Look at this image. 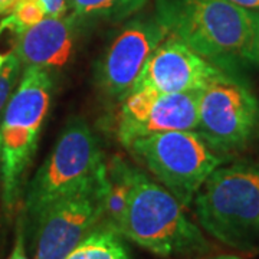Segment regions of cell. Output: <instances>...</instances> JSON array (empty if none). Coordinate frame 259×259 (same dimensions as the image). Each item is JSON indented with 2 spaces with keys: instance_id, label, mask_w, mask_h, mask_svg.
Here are the masks:
<instances>
[{
  "instance_id": "cell-1",
  "label": "cell",
  "mask_w": 259,
  "mask_h": 259,
  "mask_svg": "<svg viewBox=\"0 0 259 259\" xmlns=\"http://www.w3.org/2000/svg\"><path fill=\"white\" fill-rule=\"evenodd\" d=\"M156 18L167 35L223 71L259 62V12L228 0H157Z\"/></svg>"
},
{
  "instance_id": "cell-2",
  "label": "cell",
  "mask_w": 259,
  "mask_h": 259,
  "mask_svg": "<svg viewBox=\"0 0 259 259\" xmlns=\"http://www.w3.org/2000/svg\"><path fill=\"white\" fill-rule=\"evenodd\" d=\"M197 223L231 249H259V167L235 163L218 167L193 199Z\"/></svg>"
},
{
  "instance_id": "cell-3",
  "label": "cell",
  "mask_w": 259,
  "mask_h": 259,
  "mask_svg": "<svg viewBox=\"0 0 259 259\" xmlns=\"http://www.w3.org/2000/svg\"><path fill=\"white\" fill-rule=\"evenodd\" d=\"M118 231L161 258H189L210 252V243L187 218L182 203L139 168Z\"/></svg>"
},
{
  "instance_id": "cell-4",
  "label": "cell",
  "mask_w": 259,
  "mask_h": 259,
  "mask_svg": "<svg viewBox=\"0 0 259 259\" xmlns=\"http://www.w3.org/2000/svg\"><path fill=\"white\" fill-rule=\"evenodd\" d=\"M52 98V78L44 68L26 66L0 124L2 209L6 216L20 199L25 171L35 156Z\"/></svg>"
},
{
  "instance_id": "cell-5",
  "label": "cell",
  "mask_w": 259,
  "mask_h": 259,
  "mask_svg": "<svg viewBox=\"0 0 259 259\" xmlns=\"http://www.w3.org/2000/svg\"><path fill=\"white\" fill-rule=\"evenodd\" d=\"M104 163L100 143L93 130L81 118H72L29 183L22 218L29 231L35 233L48 209L82 185Z\"/></svg>"
},
{
  "instance_id": "cell-6",
  "label": "cell",
  "mask_w": 259,
  "mask_h": 259,
  "mask_svg": "<svg viewBox=\"0 0 259 259\" xmlns=\"http://www.w3.org/2000/svg\"><path fill=\"white\" fill-rule=\"evenodd\" d=\"M127 148L183 207L192 206L206 179L223 163L194 130L139 137Z\"/></svg>"
},
{
  "instance_id": "cell-7",
  "label": "cell",
  "mask_w": 259,
  "mask_h": 259,
  "mask_svg": "<svg viewBox=\"0 0 259 259\" xmlns=\"http://www.w3.org/2000/svg\"><path fill=\"white\" fill-rule=\"evenodd\" d=\"M197 130L216 154H236L259 136V100L235 72L223 71L199 93Z\"/></svg>"
},
{
  "instance_id": "cell-8",
  "label": "cell",
  "mask_w": 259,
  "mask_h": 259,
  "mask_svg": "<svg viewBox=\"0 0 259 259\" xmlns=\"http://www.w3.org/2000/svg\"><path fill=\"white\" fill-rule=\"evenodd\" d=\"M107 163L52 204L35 231L33 259H64L105 218Z\"/></svg>"
},
{
  "instance_id": "cell-9",
  "label": "cell",
  "mask_w": 259,
  "mask_h": 259,
  "mask_svg": "<svg viewBox=\"0 0 259 259\" xmlns=\"http://www.w3.org/2000/svg\"><path fill=\"white\" fill-rule=\"evenodd\" d=\"M168 36L157 18L131 20L104 52L97 64V83L110 98L122 100L131 91L144 65Z\"/></svg>"
},
{
  "instance_id": "cell-10",
  "label": "cell",
  "mask_w": 259,
  "mask_h": 259,
  "mask_svg": "<svg viewBox=\"0 0 259 259\" xmlns=\"http://www.w3.org/2000/svg\"><path fill=\"white\" fill-rule=\"evenodd\" d=\"M222 72V68L168 35L148 58L133 88L151 87L161 94L200 91Z\"/></svg>"
},
{
  "instance_id": "cell-11",
  "label": "cell",
  "mask_w": 259,
  "mask_h": 259,
  "mask_svg": "<svg viewBox=\"0 0 259 259\" xmlns=\"http://www.w3.org/2000/svg\"><path fill=\"white\" fill-rule=\"evenodd\" d=\"M74 20L69 18H45L32 28L16 35L15 54L22 65L39 68H61L72 54Z\"/></svg>"
},
{
  "instance_id": "cell-12",
  "label": "cell",
  "mask_w": 259,
  "mask_h": 259,
  "mask_svg": "<svg viewBox=\"0 0 259 259\" xmlns=\"http://www.w3.org/2000/svg\"><path fill=\"white\" fill-rule=\"evenodd\" d=\"M199 93L200 91L160 94L150 115L131 130L124 146L128 147L131 141L151 134L197 130Z\"/></svg>"
},
{
  "instance_id": "cell-13",
  "label": "cell",
  "mask_w": 259,
  "mask_h": 259,
  "mask_svg": "<svg viewBox=\"0 0 259 259\" xmlns=\"http://www.w3.org/2000/svg\"><path fill=\"white\" fill-rule=\"evenodd\" d=\"M64 259H130V252L121 232L104 219Z\"/></svg>"
},
{
  "instance_id": "cell-14",
  "label": "cell",
  "mask_w": 259,
  "mask_h": 259,
  "mask_svg": "<svg viewBox=\"0 0 259 259\" xmlns=\"http://www.w3.org/2000/svg\"><path fill=\"white\" fill-rule=\"evenodd\" d=\"M136 168L137 167L130 166L127 161L117 156L107 163V199L104 219L112 223L117 229L127 207Z\"/></svg>"
},
{
  "instance_id": "cell-15",
  "label": "cell",
  "mask_w": 259,
  "mask_h": 259,
  "mask_svg": "<svg viewBox=\"0 0 259 259\" xmlns=\"http://www.w3.org/2000/svg\"><path fill=\"white\" fill-rule=\"evenodd\" d=\"M160 94L151 87H139L133 88L121 104V111L117 122V137L124 146L131 130L137 127L150 115Z\"/></svg>"
},
{
  "instance_id": "cell-16",
  "label": "cell",
  "mask_w": 259,
  "mask_h": 259,
  "mask_svg": "<svg viewBox=\"0 0 259 259\" xmlns=\"http://www.w3.org/2000/svg\"><path fill=\"white\" fill-rule=\"evenodd\" d=\"M146 0H69L75 18L122 20L143 8Z\"/></svg>"
},
{
  "instance_id": "cell-17",
  "label": "cell",
  "mask_w": 259,
  "mask_h": 259,
  "mask_svg": "<svg viewBox=\"0 0 259 259\" xmlns=\"http://www.w3.org/2000/svg\"><path fill=\"white\" fill-rule=\"evenodd\" d=\"M45 18L47 13L39 0H19L9 15L0 20V33L8 30L19 35Z\"/></svg>"
},
{
  "instance_id": "cell-18",
  "label": "cell",
  "mask_w": 259,
  "mask_h": 259,
  "mask_svg": "<svg viewBox=\"0 0 259 259\" xmlns=\"http://www.w3.org/2000/svg\"><path fill=\"white\" fill-rule=\"evenodd\" d=\"M22 62L15 52L6 55V61L0 68V112L3 111L5 105L9 102L13 88L16 85L19 74H20Z\"/></svg>"
},
{
  "instance_id": "cell-19",
  "label": "cell",
  "mask_w": 259,
  "mask_h": 259,
  "mask_svg": "<svg viewBox=\"0 0 259 259\" xmlns=\"http://www.w3.org/2000/svg\"><path fill=\"white\" fill-rule=\"evenodd\" d=\"M6 259H30L26 253V248H25V231H23V219L22 218L19 219L13 249Z\"/></svg>"
},
{
  "instance_id": "cell-20",
  "label": "cell",
  "mask_w": 259,
  "mask_h": 259,
  "mask_svg": "<svg viewBox=\"0 0 259 259\" xmlns=\"http://www.w3.org/2000/svg\"><path fill=\"white\" fill-rule=\"evenodd\" d=\"M45 9L48 18H64L68 6H69V0H39Z\"/></svg>"
},
{
  "instance_id": "cell-21",
  "label": "cell",
  "mask_w": 259,
  "mask_h": 259,
  "mask_svg": "<svg viewBox=\"0 0 259 259\" xmlns=\"http://www.w3.org/2000/svg\"><path fill=\"white\" fill-rule=\"evenodd\" d=\"M228 2L242 6V8H246V9L259 12V0H228Z\"/></svg>"
},
{
  "instance_id": "cell-22",
  "label": "cell",
  "mask_w": 259,
  "mask_h": 259,
  "mask_svg": "<svg viewBox=\"0 0 259 259\" xmlns=\"http://www.w3.org/2000/svg\"><path fill=\"white\" fill-rule=\"evenodd\" d=\"M18 2L19 0H0V15L9 12Z\"/></svg>"
},
{
  "instance_id": "cell-23",
  "label": "cell",
  "mask_w": 259,
  "mask_h": 259,
  "mask_svg": "<svg viewBox=\"0 0 259 259\" xmlns=\"http://www.w3.org/2000/svg\"><path fill=\"white\" fill-rule=\"evenodd\" d=\"M207 259H243L238 255H229V253H225V255H216V256H212V258Z\"/></svg>"
},
{
  "instance_id": "cell-24",
  "label": "cell",
  "mask_w": 259,
  "mask_h": 259,
  "mask_svg": "<svg viewBox=\"0 0 259 259\" xmlns=\"http://www.w3.org/2000/svg\"><path fill=\"white\" fill-rule=\"evenodd\" d=\"M5 61H6V55H2V54H0V68L3 66V64H5Z\"/></svg>"
}]
</instances>
